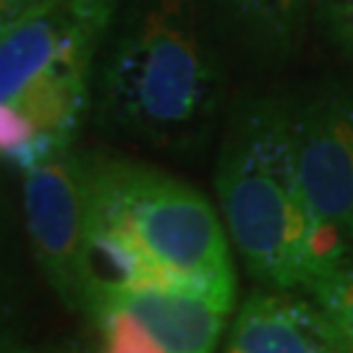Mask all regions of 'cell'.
<instances>
[{
	"label": "cell",
	"mask_w": 353,
	"mask_h": 353,
	"mask_svg": "<svg viewBox=\"0 0 353 353\" xmlns=\"http://www.w3.org/2000/svg\"><path fill=\"white\" fill-rule=\"evenodd\" d=\"M228 230L210 202L176 176L87 152L81 312L94 316L139 285H204L236 293Z\"/></svg>",
	"instance_id": "obj_1"
},
{
	"label": "cell",
	"mask_w": 353,
	"mask_h": 353,
	"mask_svg": "<svg viewBox=\"0 0 353 353\" xmlns=\"http://www.w3.org/2000/svg\"><path fill=\"white\" fill-rule=\"evenodd\" d=\"M223 68L199 0H141L110 37L97 76L102 126L160 150L210 137Z\"/></svg>",
	"instance_id": "obj_2"
},
{
	"label": "cell",
	"mask_w": 353,
	"mask_h": 353,
	"mask_svg": "<svg viewBox=\"0 0 353 353\" xmlns=\"http://www.w3.org/2000/svg\"><path fill=\"white\" fill-rule=\"evenodd\" d=\"M115 0H48L0 32V168L29 173L71 147Z\"/></svg>",
	"instance_id": "obj_3"
},
{
	"label": "cell",
	"mask_w": 353,
	"mask_h": 353,
	"mask_svg": "<svg viewBox=\"0 0 353 353\" xmlns=\"http://www.w3.org/2000/svg\"><path fill=\"white\" fill-rule=\"evenodd\" d=\"M230 243L256 283L309 288L322 272L296 165L293 108L252 100L230 118L214 173Z\"/></svg>",
	"instance_id": "obj_4"
},
{
	"label": "cell",
	"mask_w": 353,
	"mask_h": 353,
	"mask_svg": "<svg viewBox=\"0 0 353 353\" xmlns=\"http://www.w3.org/2000/svg\"><path fill=\"white\" fill-rule=\"evenodd\" d=\"M293 137L299 181L314 223L319 270L351 265L353 94L327 87L293 108Z\"/></svg>",
	"instance_id": "obj_5"
},
{
	"label": "cell",
	"mask_w": 353,
	"mask_h": 353,
	"mask_svg": "<svg viewBox=\"0 0 353 353\" xmlns=\"http://www.w3.org/2000/svg\"><path fill=\"white\" fill-rule=\"evenodd\" d=\"M24 220L48 285L65 309L81 312L87 152L68 147L24 173Z\"/></svg>",
	"instance_id": "obj_6"
},
{
	"label": "cell",
	"mask_w": 353,
	"mask_h": 353,
	"mask_svg": "<svg viewBox=\"0 0 353 353\" xmlns=\"http://www.w3.org/2000/svg\"><path fill=\"white\" fill-rule=\"evenodd\" d=\"M233 301L236 293L204 285H139L113 296L92 319L97 325L102 316L123 312L134 316L165 353H214Z\"/></svg>",
	"instance_id": "obj_7"
},
{
	"label": "cell",
	"mask_w": 353,
	"mask_h": 353,
	"mask_svg": "<svg viewBox=\"0 0 353 353\" xmlns=\"http://www.w3.org/2000/svg\"><path fill=\"white\" fill-rule=\"evenodd\" d=\"M223 353H351L327 314L290 290L252 293L230 325Z\"/></svg>",
	"instance_id": "obj_8"
},
{
	"label": "cell",
	"mask_w": 353,
	"mask_h": 353,
	"mask_svg": "<svg viewBox=\"0 0 353 353\" xmlns=\"http://www.w3.org/2000/svg\"><path fill=\"white\" fill-rule=\"evenodd\" d=\"M233 21L265 50H285L312 0H220Z\"/></svg>",
	"instance_id": "obj_9"
},
{
	"label": "cell",
	"mask_w": 353,
	"mask_h": 353,
	"mask_svg": "<svg viewBox=\"0 0 353 353\" xmlns=\"http://www.w3.org/2000/svg\"><path fill=\"white\" fill-rule=\"evenodd\" d=\"M316 306L341 332L343 343L353 353V265H343L322 272L309 283Z\"/></svg>",
	"instance_id": "obj_10"
},
{
	"label": "cell",
	"mask_w": 353,
	"mask_h": 353,
	"mask_svg": "<svg viewBox=\"0 0 353 353\" xmlns=\"http://www.w3.org/2000/svg\"><path fill=\"white\" fill-rule=\"evenodd\" d=\"M97 325L102 330V353H165L163 345L131 314L113 312Z\"/></svg>",
	"instance_id": "obj_11"
},
{
	"label": "cell",
	"mask_w": 353,
	"mask_h": 353,
	"mask_svg": "<svg viewBox=\"0 0 353 353\" xmlns=\"http://www.w3.org/2000/svg\"><path fill=\"white\" fill-rule=\"evenodd\" d=\"M316 13L327 37L353 61V0H316Z\"/></svg>",
	"instance_id": "obj_12"
},
{
	"label": "cell",
	"mask_w": 353,
	"mask_h": 353,
	"mask_svg": "<svg viewBox=\"0 0 353 353\" xmlns=\"http://www.w3.org/2000/svg\"><path fill=\"white\" fill-rule=\"evenodd\" d=\"M48 0H0V32H6L19 19H24L26 13H32Z\"/></svg>",
	"instance_id": "obj_13"
},
{
	"label": "cell",
	"mask_w": 353,
	"mask_h": 353,
	"mask_svg": "<svg viewBox=\"0 0 353 353\" xmlns=\"http://www.w3.org/2000/svg\"><path fill=\"white\" fill-rule=\"evenodd\" d=\"M0 353H29V351H26L24 345H19L13 338H8V335L0 332Z\"/></svg>",
	"instance_id": "obj_14"
},
{
	"label": "cell",
	"mask_w": 353,
	"mask_h": 353,
	"mask_svg": "<svg viewBox=\"0 0 353 353\" xmlns=\"http://www.w3.org/2000/svg\"><path fill=\"white\" fill-rule=\"evenodd\" d=\"M6 241H8V225H6L3 212H0V256H3V249H6Z\"/></svg>",
	"instance_id": "obj_15"
},
{
	"label": "cell",
	"mask_w": 353,
	"mask_h": 353,
	"mask_svg": "<svg viewBox=\"0 0 353 353\" xmlns=\"http://www.w3.org/2000/svg\"><path fill=\"white\" fill-rule=\"evenodd\" d=\"M48 353H84L79 345H74V343H68V345H58V348H50Z\"/></svg>",
	"instance_id": "obj_16"
},
{
	"label": "cell",
	"mask_w": 353,
	"mask_h": 353,
	"mask_svg": "<svg viewBox=\"0 0 353 353\" xmlns=\"http://www.w3.org/2000/svg\"><path fill=\"white\" fill-rule=\"evenodd\" d=\"M6 314H8V312H6V303L0 301V325H3V319H6Z\"/></svg>",
	"instance_id": "obj_17"
}]
</instances>
